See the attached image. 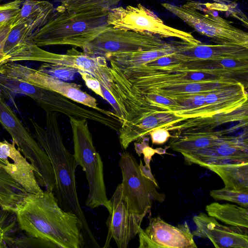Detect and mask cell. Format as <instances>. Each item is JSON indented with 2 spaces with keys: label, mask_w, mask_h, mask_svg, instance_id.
Wrapping results in <instances>:
<instances>
[{
  "label": "cell",
  "mask_w": 248,
  "mask_h": 248,
  "mask_svg": "<svg viewBox=\"0 0 248 248\" xmlns=\"http://www.w3.org/2000/svg\"><path fill=\"white\" fill-rule=\"evenodd\" d=\"M4 162L2 168L19 184L28 193L37 194L43 190L36 178L29 161L16 148L14 141L0 140V159Z\"/></svg>",
  "instance_id": "17"
},
{
  "label": "cell",
  "mask_w": 248,
  "mask_h": 248,
  "mask_svg": "<svg viewBox=\"0 0 248 248\" xmlns=\"http://www.w3.org/2000/svg\"><path fill=\"white\" fill-rule=\"evenodd\" d=\"M149 139L147 138H143V140L141 143L134 142L135 150L136 153L139 156L141 154H143V159L145 165L150 166V163L152 159V157L155 154L157 153L162 154L160 151L165 153V150L159 151L160 149H154L150 147L148 145Z\"/></svg>",
  "instance_id": "30"
},
{
  "label": "cell",
  "mask_w": 248,
  "mask_h": 248,
  "mask_svg": "<svg viewBox=\"0 0 248 248\" xmlns=\"http://www.w3.org/2000/svg\"><path fill=\"white\" fill-rule=\"evenodd\" d=\"M229 132L212 129L177 132L170 137L169 147L184 157L215 144Z\"/></svg>",
  "instance_id": "18"
},
{
  "label": "cell",
  "mask_w": 248,
  "mask_h": 248,
  "mask_svg": "<svg viewBox=\"0 0 248 248\" xmlns=\"http://www.w3.org/2000/svg\"><path fill=\"white\" fill-rule=\"evenodd\" d=\"M29 193L2 168L0 167V208L14 213Z\"/></svg>",
  "instance_id": "23"
},
{
  "label": "cell",
  "mask_w": 248,
  "mask_h": 248,
  "mask_svg": "<svg viewBox=\"0 0 248 248\" xmlns=\"http://www.w3.org/2000/svg\"><path fill=\"white\" fill-rule=\"evenodd\" d=\"M35 138L47 154L55 179L53 193L60 207L75 214L82 222L84 234L93 244L98 246L79 203L77 191L76 171L78 166L74 155L66 148L56 112H46V126H41L33 119H29Z\"/></svg>",
  "instance_id": "2"
},
{
  "label": "cell",
  "mask_w": 248,
  "mask_h": 248,
  "mask_svg": "<svg viewBox=\"0 0 248 248\" xmlns=\"http://www.w3.org/2000/svg\"><path fill=\"white\" fill-rule=\"evenodd\" d=\"M108 23L114 29L147 32L162 38H174L190 45L202 42L190 32L169 26L153 11L139 3L110 9Z\"/></svg>",
  "instance_id": "9"
},
{
  "label": "cell",
  "mask_w": 248,
  "mask_h": 248,
  "mask_svg": "<svg viewBox=\"0 0 248 248\" xmlns=\"http://www.w3.org/2000/svg\"><path fill=\"white\" fill-rule=\"evenodd\" d=\"M3 0H0V3Z\"/></svg>",
  "instance_id": "38"
},
{
  "label": "cell",
  "mask_w": 248,
  "mask_h": 248,
  "mask_svg": "<svg viewBox=\"0 0 248 248\" xmlns=\"http://www.w3.org/2000/svg\"><path fill=\"white\" fill-rule=\"evenodd\" d=\"M12 28L8 27L0 31V66L7 63L8 58L6 56L4 48L8 34Z\"/></svg>",
  "instance_id": "34"
},
{
  "label": "cell",
  "mask_w": 248,
  "mask_h": 248,
  "mask_svg": "<svg viewBox=\"0 0 248 248\" xmlns=\"http://www.w3.org/2000/svg\"><path fill=\"white\" fill-rule=\"evenodd\" d=\"M139 248H196L192 233L186 221L176 226L160 217L150 218L148 227L138 231Z\"/></svg>",
  "instance_id": "14"
},
{
  "label": "cell",
  "mask_w": 248,
  "mask_h": 248,
  "mask_svg": "<svg viewBox=\"0 0 248 248\" xmlns=\"http://www.w3.org/2000/svg\"><path fill=\"white\" fill-rule=\"evenodd\" d=\"M206 168L221 178L225 187L248 190V161L210 165Z\"/></svg>",
  "instance_id": "21"
},
{
  "label": "cell",
  "mask_w": 248,
  "mask_h": 248,
  "mask_svg": "<svg viewBox=\"0 0 248 248\" xmlns=\"http://www.w3.org/2000/svg\"><path fill=\"white\" fill-rule=\"evenodd\" d=\"M33 32V31L25 24H19L12 27L8 34L4 48V51L8 58V60L12 55L27 44L30 41V37Z\"/></svg>",
  "instance_id": "24"
},
{
  "label": "cell",
  "mask_w": 248,
  "mask_h": 248,
  "mask_svg": "<svg viewBox=\"0 0 248 248\" xmlns=\"http://www.w3.org/2000/svg\"><path fill=\"white\" fill-rule=\"evenodd\" d=\"M45 74L67 81L73 80L78 70L62 64L43 62L37 69Z\"/></svg>",
  "instance_id": "28"
},
{
  "label": "cell",
  "mask_w": 248,
  "mask_h": 248,
  "mask_svg": "<svg viewBox=\"0 0 248 248\" xmlns=\"http://www.w3.org/2000/svg\"><path fill=\"white\" fill-rule=\"evenodd\" d=\"M0 73L56 92L83 106L119 119L114 112L100 108L96 99L82 90L79 84L61 80L37 69L16 62H9L2 65L0 66Z\"/></svg>",
  "instance_id": "11"
},
{
  "label": "cell",
  "mask_w": 248,
  "mask_h": 248,
  "mask_svg": "<svg viewBox=\"0 0 248 248\" xmlns=\"http://www.w3.org/2000/svg\"><path fill=\"white\" fill-rule=\"evenodd\" d=\"M15 214L21 230L56 248H82L85 244L82 222L75 214L60 207L51 191L29 193Z\"/></svg>",
  "instance_id": "1"
},
{
  "label": "cell",
  "mask_w": 248,
  "mask_h": 248,
  "mask_svg": "<svg viewBox=\"0 0 248 248\" xmlns=\"http://www.w3.org/2000/svg\"><path fill=\"white\" fill-rule=\"evenodd\" d=\"M4 165V162L2 160L0 159V167L2 168V167Z\"/></svg>",
  "instance_id": "36"
},
{
  "label": "cell",
  "mask_w": 248,
  "mask_h": 248,
  "mask_svg": "<svg viewBox=\"0 0 248 248\" xmlns=\"http://www.w3.org/2000/svg\"><path fill=\"white\" fill-rule=\"evenodd\" d=\"M161 5L196 31L210 38L216 44H234L248 47L247 32L234 26L231 22L214 14L213 12L205 8V14L201 12L195 1H188L182 6L169 3Z\"/></svg>",
  "instance_id": "8"
},
{
  "label": "cell",
  "mask_w": 248,
  "mask_h": 248,
  "mask_svg": "<svg viewBox=\"0 0 248 248\" xmlns=\"http://www.w3.org/2000/svg\"><path fill=\"white\" fill-rule=\"evenodd\" d=\"M248 134L238 136L225 135L211 146L184 156L186 163L207 168L210 165L248 161Z\"/></svg>",
  "instance_id": "15"
},
{
  "label": "cell",
  "mask_w": 248,
  "mask_h": 248,
  "mask_svg": "<svg viewBox=\"0 0 248 248\" xmlns=\"http://www.w3.org/2000/svg\"><path fill=\"white\" fill-rule=\"evenodd\" d=\"M56 1H59V2H60L61 3L66 0H55Z\"/></svg>",
  "instance_id": "37"
},
{
  "label": "cell",
  "mask_w": 248,
  "mask_h": 248,
  "mask_svg": "<svg viewBox=\"0 0 248 248\" xmlns=\"http://www.w3.org/2000/svg\"><path fill=\"white\" fill-rule=\"evenodd\" d=\"M79 73L84 81L86 86L97 95L104 99L101 86L99 81L91 74L83 71H78Z\"/></svg>",
  "instance_id": "32"
},
{
  "label": "cell",
  "mask_w": 248,
  "mask_h": 248,
  "mask_svg": "<svg viewBox=\"0 0 248 248\" xmlns=\"http://www.w3.org/2000/svg\"><path fill=\"white\" fill-rule=\"evenodd\" d=\"M226 0L231 1V0Z\"/></svg>",
  "instance_id": "39"
},
{
  "label": "cell",
  "mask_w": 248,
  "mask_h": 248,
  "mask_svg": "<svg viewBox=\"0 0 248 248\" xmlns=\"http://www.w3.org/2000/svg\"><path fill=\"white\" fill-rule=\"evenodd\" d=\"M0 92L4 99L15 103L18 94L34 100L46 112H55L99 124L105 115L98 110L83 106L56 92L20 81L0 73Z\"/></svg>",
  "instance_id": "5"
},
{
  "label": "cell",
  "mask_w": 248,
  "mask_h": 248,
  "mask_svg": "<svg viewBox=\"0 0 248 248\" xmlns=\"http://www.w3.org/2000/svg\"><path fill=\"white\" fill-rule=\"evenodd\" d=\"M109 200L111 208L107 220L108 233L104 248L113 239L119 248H126L137 234L144 218L134 213L123 195L120 184Z\"/></svg>",
  "instance_id": "13"
},
{
  "label": "cell",
  "mask_w": 248,
  "mask_h": 248,
  "mask_svg": "<svg viewBox=\"0 0 248 248\" xmlns=\"http://www.w3.org/2000/svg\"><path fill=\"white\" fill-rule=\"evenodd\" d=\"M184 41H171L169 45L158 48L130 53H114L107 56L120 68L137 66L151 62L159 57L176 52Z\"/></svg>",
  "instance_id": "19"
},
{
  "label": "cell",
  "mask_w": 248,
  "mask_h": 248,
  "mask_svg": "<svg viewBox=\"0 0 248 248\" xmlns=\"http://www.w3.org/2000/svg\"><path fill=\"white\" fill-rule=\"evenodd\" d=\"M4 242L7 248H56L52 243L28 234L19 237H11L8 234L5 236Z\"/></svg>",
  "instance_id": "27"
},
{
  "label": "cell",
  "mask_w": 248,
  "mask_h": 248,
  "mask_svg": "<svg viewBox=\"0 0 248 248\" xmlns=\"http://www.w3.org/2000/svg\"><path fill=\"white\" fill-rule=\"evenodd\" d=\"M147 32L114 29L105 30L82 50L86 53L106 57L114 53H130L162 47L171 41Z\"/></svg>",
  "instance_id": "12"
},
{
  "label": "cell",
  "mask_w": 248,
  "mask_h": 248,
  "mask_svg": "<svg viewBox=\"0 0 248 248\" xmlns=\"http://www.w3.org/2000/svg\"><path fill=\"white\" fill-rule=\"evenodd\" d=\"M54 10L53 5L46 0H23L12 26L25 24L34 32L46 23Z\"/></svg>",
  "instance_id": "20"
},
{
  "label": "cell",
  "mask_w": 248,
  "mask_h": 248,
  "mask_svg": "<svg viewBox=\"0 0 248 248\" xmlns=\"http://www.w3.org/2000/svg\"><path fill=\"white\" fill-rule=\"evenodd\" d=\"M210 195L216 200L229 201L248 208V190H238L224 187L211 190Z\"/></svg>",
  "instance_id": "26"
},
{
  "label": "cell",
  "mask_w": 248,
  "mask_h": 248,
  "mask_svg": "<svg viewBox=\"0 0 248 248\" xmlns=\"http://www.w3.org/2000/svg\"><path fill=\"white\" fill-rule=\"evenodd\" d=\"M119 165L122 176L120 185L123 195L131 211L144 218L150 212L153 202H162L165 196L157 191L158 185L142 173L132 154L122 153Z\"/></svg>",
  "instance_id": "10"
},
{
  "label": "cell",
  "mask_w": 248,
  "mask_h": 248,
  "mask_svg": "<svg viewBox=\"0 0 248 248\" xmlns=\"http://www.w3.org/2000/svg\"><path fill=\"white\" fill-rule=\"evenodd\" d=\"M12 213L1 209L0 210V248H7L4 238L11 232L14 224L9 217Z\"/></svg>",
  "instance_id": "31"
},
{
  "label": "cell",
  "mask_w": 248,
  "mask_h": 248,
  "mask_svg": "<svg viewBox=\"0 0 248 248\" xmlns=\"http://www.w3.org/2000/svg\"><path fill=\"white\" fill-rule=\"evenodd\" d=\"M207 215L229 226L248 228V208L236 205L217 202H212L205 207Z\"/></svg>",
  "instance_id": "22"
},
{
  "label": "cell",
  "mask_w": 248,
  "mask_h": 248,
  "mask_svg": "<svg viewBox=\"0 0 248 248\" xmlns=\"http://www.w3.org/2000/svg\"><path fill=\"white\" fill-rule=\"evenodd\" d=\"M215 1V2L220 3H230V1L226 0H210Z\"/></svg>",
  "instance_id": "35"
},
{
  "label": "cell",
  "mask_w": 248,
  "mask_h": 248,
  "mask_svg": "<svg viewBox=\"0 0 248 248\" xmlns=\"http://www.w3.org/2000/svg\"><path fill=\"white\" fill-rule=\"evenodd\" d=\"M73 134L74 156L84 171L89 186L86 205L92 209L104 206L109 212L111 206L107 196L103 163L93 145L87 120L69 116Z\"/></svg>",
  "instance_id": "4"
},
{
  "label": "cell",
  "mask_w": 248,
  "mask_h": 248,
  "mask_svg": "<svg viewBox=\"0 0 248 248\" xmlns=\"http://www.w3.org/2000/svg\"><path fill=\"white\" fill-rule=\"evenodd\" d=\"M196 228L193 235L208 238L217 248H248V230L226 226L207 214L201 213L193 217Z\"/></svg>",
  "instance_id": "16"
},
{
  "label": "cell",
  "mask_w": 248,
  "mask_h": 248,
  "mask_svg": "<svg viewBox=\"0 0 248 248\" xmlns=\"http://www.w3.org/2000/svg\"><path fill=\"white\" fill-rule=\"evenodd\" d=\"M122 0H66L58 8L71 11L81 12L99 9H110Z\"/></svg>",
  "instance_id": "25"
},
{
  "label": "cell",
  "mask_w": 248,
  "mask_h": 248,
  "mask_svg": "<svg viewBox=\"0 0 248 248\" xmlns=\"http://www.w3.org/2000/svg\"><path fill=\"white\" fill-rule=\"evenodd\" d=\"M0 124L17 148L32 165L39 185L53 192L55 179L49 158L35 137L26 128L0 92Z\"/></svg>",
  "instance_id": "6"
},
{
  "label": "cell",
  "mask_w": 248,
  "mask_h": 248,
  "mask_svg": "<svg viewBox=\"0 0 248 248\" xmlns=\"http://www.w3.org/2000/svg\"><path fill=\"white\" fill-rule=\"evenodd\" d=\"M154 144L161 145L165 143L171 136L169 131L164 128H156L149 134Z\"/></svg>",
  "instance_id": "33"
},
{
  "label": "cell",
  "mask_w": 248,
  "mask_h": 248,
  "mask_svg": "<svg viewBox=\"0 0 248 248\" xmlns=\"http://www.w3.org/2000/svg\"><path fill=\"white\" fill-rule=\"evenodd\" d=\"M23 0H14L8 2L0 3V31L14 23L19 13Z\"/></svg>",
  "instance_id": "29"
},
{
  "label": "cell",
  "mask_w": 248,
  "mask_h": 248,
  "mask_svg": "<svg viewBox=\"0 0 248 248\" xmlns=\"http://www.w3.org/2000/svg\"><path fill=\"white\" fill-rule=\"evenodd\" d=\"M107 59L101 56L90 55L78 50L75 47L65 54H57L45 50L32 41L12 56L7 62L31 61L62 64L93 75L102 87L109 93L113 76Z\"/></svg>",
  "instance_id": "7"
},
{
  "label": "cell",
  "mask_w": 248,
  "mask_h": 248,
  "mask_svg": "<svg viewBox=\"0 0 248 248\" xmlns=\"http://www.w3.org/2000/svg\"><path fill=\"white\" fill-rule=\"evenodd\" d=\"M109 9L75 12L57 8L46 22L35 31L30 39L41 47L69 45L83 49L110 26Z\"/></svg>",
  "instance_id": "3"
}]
</instances>
